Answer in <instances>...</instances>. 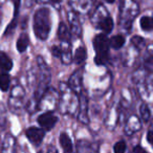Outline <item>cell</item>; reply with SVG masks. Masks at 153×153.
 <instances>
[{"label": "cell", "mask_w": 153, "mask_h": 153, "mask_svg": "<svg viewBox=\"0 0 153 153\" xmlns=\"http://www.w3.org/2000/svg\"><path fill=\"white\" fill-rule=\"evenodd\" d=\"M51 13L46 7L39 9L34 16V32L40 40H46L51 32Z\"/></svg>", "instance_id": "obj_1"}, {"label": "cell", "mask_w": 153, "mask_h": 153, "mask_svg": "<svg viewBox=\"0 0 153 153\" xmlns=\"http://www.w3.org/2000/svg\"><path fill=\"white\" fill-rule=\"evenodd\" d=\"M109 39L106 34H99L94 39V48L96 51L94 62L97 65H104L109 58Z\"/></svg>", "instance_id": "obj_2"}, {"label": "cell", "mask_w": 153, "mask_h": 153, "mask_svg": "<svg viewBox=\"0 0 153 153\" xmlns=\"http://www.w3.org/2000/svg\"><path fill=\"white\" fill-rule=\"evenodd\" d=\"M58 122V117L56 115H53L51 112H46L41 114L40 117H38V123L39 125L41 126V128H43L46 131H49L51 130L55 125Z\"/></svg>", "instance_id": "obj_3"}, {"label": "cell", "mask_w": 153, "mask_h": 153, "mask_svg": "<svg viewBox=\"0 0 153 153\" xmlns=\"http://www.w3.org/2000/svg\"><path fill=\"white\" fill-rule=\"evenodd\" d=\"M25 134H26V137L28 138V140L30 143L38 146L43 140V137L45 135V131L43 128L41 129V128H37V127H30L26 130Z\"/></svg>", "instance_id": "obj_4"}, {"label": "cell", "mask_w": 153, "mask_h": 153, "mask_svg": "<svg viewBox=\"0 0 153 153\" xmlns=\"http://www.w3.org/2000/svg\"><path fill=\"white\" fill-rule=\"evenodd\" d=\"M80 111H79V120L84 124L88 123V115H87V109H88V100L87 97L84 94V92L80 91Z\"/></svg>", "instance_id": "obj_5"}, {"label": "cell", "mask_w": 153, "mask_h": 153, "mask_svg": "<svg viewBox=\"0 0 153 153\" xmlns=\"http://www.w3.org/2000/svg\"><path fill=\"white\" fill-rule=\"evenodd\" d=\"M69 85L72 88L76 94H79L81 91V86H82V71L81 70H76L72 74V76L69 79Z\"/></svg>", "instance_id": "obj_6"}, {"label": "cell", "mask_w": 153, "mask_h": 153, "mask_svg": "<svg viewBox=\"0 0 153 153\" xmlns=\"http://www.w3.org/2000/svg\"><path fill=\"white\" fill-rule=\"evenodd\" d=\"M13 67V62H12L11 58L3 51H0V69L4 70V71H9Z\"/></svg>", "instance_id": "obj_7"}, {"label": "cell", "mask_w": 153, "mask_h": 153, "mask_svg": "<svg viewBox=\"0 0 153 153\" xmlns=\"http://www.w3.org/2000/svg\"><path fill=\"white\" fill-rule=\"evenodd\" d=\"M60 145H61L62 149H63L65 152L69 153L72 151L71 140H70L69 136L66 133H61V135H60Z\"/></svg>", "instance_id": "obj_8"}, {"label": "cell", "mask_w": 153, "mask_h": 153, "mask_svg": "<svg viewBox=\"0 0 153 153\" xmlns=\"http://www.w3.org/2000/svg\"><path fill=\"white\" fill-rule=\"evenodd\" d=\"M110 46L114 49H120L125 44V37L123 35H115L111 39H109Z\"/></svg>", "instance_id": "obj_9"}, {"label": "cell", "mask_w": 153, "mask_h": 153, "mask_svg": "<svg viewBox=\"0 0 153 153\" xmlns=\"http://www.w3.org/2000/svg\"><path fill=\"white\" fill-rule=\"evenodd\" d=\"M99 28H101L105 34H109V33L112 32V30H113L112 18L107 17V18H105L104 20H102V21L100 22V24H99Z\"/></svg>", "instance_id": "obj_10"}, {"label": "cell", "mask_w": 153, "mask_h": 153, "mask_svg": "<svg viewBox=\"0 0 153 153\" xmlns=\"http://www.w3.org/2000/svg\"><path fill=\"white\" fill-rule=\"evenodd\" d=\"M58 36H59V39L61 41H64V42H68L69 41L70 39L69 30H68L67 26L64 23H60L59 30H58Z\"/></svg>", "instance_id": "obj_11"}, {"label": "cell", "mask_w": 153, "mask_h": 153, "mask_svg": "<svg viewBox=\"0 0 153 153\" xmlns=\"http://www.w3.org/2000/svg\"><path fill=\"white\" fill-rule=\"evenodd\" d=\"M140 27L143 28V30L145 32H151L153 30V18L149 17V16H144L140 18Z\"/></svg>", "instance_id": "obj_12"}, {"label": "cell", "mask_w": 153, "mask_h": 153, "mask_svg": "<svg viewBox=\"0 0 153 153\" xmlns=\"http://www.w3.org/2000/svg\"><path fill=\"white\" fill-rule=\"evenodd\" d=\"M28 43H30V39H28V36L25 34H22L21 36L19 37V39L17 40V49L20 53H23V51H26L28 46Z\"/></svg>", "instance_id": "obj_13"}, {"label": "cell", "mask_w": 153, "mask_h": 153, "mask_svg": "<svg viewBox=\"0 0 153 153\" xmlns=\"http://www.w3.org/2000/svg\"><path fill=\"white\" fill-rule=\"evenodd\" d=\"M10 83H11V78L7 74H0V89L2 91H7L10 88Z\"/></svg>", "instance_id": "obj_14"}, {"label": "cell", "mask_w": 153, "mask_h": 153, "mask_svg": "<svg viewBox=\"0 0 153 153\" xmlns=\"http://www.w3.org/2000/svg\"><path fill=\"white\" fill-rule=\"evenodd\" d=\"M86 51L84 47H79L74 53V61L76 64H81L85 61L86 59Z\"/></svg>", "instance_id": "obj_15"}, {"label": "cell", "mask_w": 153, "mask_h": 153, "mask_svg": "<svg viewBox=\"0 0 153 153\" xmlns=\"http://www.w3.org/2000/svg\"><path fill=\"white\" fill-rule=\"evenodd\" d=\"M140 117H142L143 121L144 122H148L150 120L151 113H150V109H149L148 105L143 103L140 107Z\"/></svg>", "instance_id": "obj_16"}, {"label": "cell", "mask_w": 153, "mask_h": 153, "mask_svg": "<svg viewBox=\"0 0 153 153\" xmlns=\"http://www.w3.org/2000/svg\"><path fill=\"white\" fill-rule=\"evenodd\" d=\"M113 151L115 153H123L126 151V143L124 140H120L113 147Z\"/></svg>", "instance_id": "obj_17"}, {"label": "cell", "mask_w": 153, "mask_h": 153, "mask_svg": "<svg viewBox=\"0 0 153 153\" xmlns=\"http://www.w3.org/2000/svg\"><path fill=\"white\" fill-rule=\"evenodd\" d=\"M131 43L135 47L140 48V47L145 44V40H144V38H142V37H140V36H134L131 38Z\"/></svg>", "instance_id": "obj_18"}, {"label": "cell", "mask_w": 153, "mask_h": 153, "mask_svg": "<svg viewBox=\"0 0 153 153\" xmlns=\"http://www.w3.org/2000/svg\"><path fill=\"white\" fill-rule=\"evenodd\" d=\"M145 67L149 71H153V55H149L147 58H145Z\"/></svg>", "instance_id": "obj_19"}, {"label": "cell", "mask_w": 153, "mask_h": 153, "mask_svg": "<svg viewBox=\"0 0 153 153\" xmlns=\"http://www.w3.org/2000/svg\"><path fill=\"white\" fill-rule=\"evenodd\" d=\"M51 51H53V57H56V58H62L63 57V51H62V49L60 48V47L53 46V48H51Z\"/></svg>", "instance_id": "obj_20"}, {"label": "cell", "mask_w": 153, "mask_h": 153, "mask_svg": "<svg viewBox=\"0 0 153 153\" xmlns=\"http://www.w3.org/2000/svg\"><path fill=\"white\" fill-rule=\"evenodd\" d=\"M147 140H148L149 144L153 145V131H149L147 133Z\"/></svg>", "instance_id": "obj_21"}, {"label": "cell", "mask_w": 153, "mask_h": 153, "mask_svg": "<svg viewBox=\"0 0 153 153\" xmlns=\"http://www.w3.org/2000/svg\"><path fill=\"white\" fill-rule=\"evenodd\" d=\"M133 152H145V150L142 148V147H135V148L133 149Z\"/></svg>", "instance_id": "obj_22"}, {"label": "cell", "mask_w": 153, "mask_h": 153, "mask_svg": "<svg viewBox=\"0 0 153 153\" xmlns=\"http://www.w3.org/2000/svg\"><path fill=\"white\" fill-rule=\"evenodd\" d=\"M106 2H108V3H113L115 1V0H105Z\"/></svg>", "instance_id": "obj_23"}, {"label": "cell", "mask_w": 153, "mask_h": 153, "mask_svg": "<svg viewBox=\"0 0 153 153\" xmlns=\"http://www.w3.org/2000/svg\"><path fill=\"white\" fill-rule=\"evenodd\" d=\"M0 18H1V16H0Z\"/></svg>", "instance_id": "obj_24"}]
</instances>
